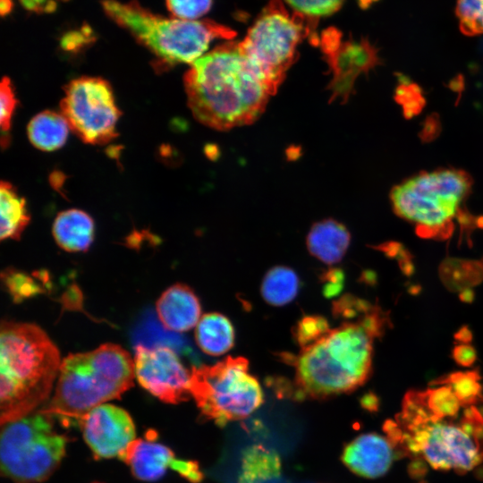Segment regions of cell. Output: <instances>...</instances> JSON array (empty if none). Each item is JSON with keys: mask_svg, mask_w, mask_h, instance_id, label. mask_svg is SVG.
Returning <instances> with one entry per match:
<instances>
[{"mask_svg": "<svg viewBox=\"0 0 483 483\" xmlns=\"http://www.w3.org/2000/svg\"><path fill=\"white\" fill-rule=\"evenodd\" d=\"M407 393L384 425L395 449L434 470L467 472L483 462V401H467L436 381Z\"/></svg>", "mask_w": 483, "mask_h": 483, "instance_id": "1", "label": "cell"}, {"mask_svg": "<svg viewBox=\"0 0 483 483\" xmlns=\"http://www.w3.org/2000/svg\"><path fill=\"white\" fill-rule=\"evenodd\" d=\"M184 85L193 116L219 131L253 123L273 95L239 42L222 44L191 64Z\"/></svg>", "mask_w": 483, "mask_h": 483, "instance_id": "2", "label": "cell"}, {"mask_svg": "<svg viewBox=\"0 0 483 483\" xmlns=\"http://www.w3.org/2000/svg\"><path fill=\"white\" fill-rule=\"evenodd\" d=\"M61 363L57 346L40 326L2 321L1 425L36 411L49 398Z\"/></svg>", "mask_w": 483, "mask_h": 483, "instance_id": "3", "label": "cell"}, {"mask_svg": "<svg viewBox=\"0 0 483 483\" xmlns=\"http://www.w3.org/2000/svg\"><path fill=\"white\" fill-rule=\"evenodd\" d=\"M363 315L330 328L292 358L297 396L326 399L352 392L367 381L377 336L366 326Z\"/></svg>", "mask_w": 483, "mask_h": 483, "instance_id": "4", "label": "cell"}, {"mask_svg": "<svg viewBox=\"0 0 483 483\" xmlns=\"http://www.w3.org/2000/svg\"><path fill=\"white\" fill-rule=\"evenodd\" d=\"M134 361L115 343L69 354L60 366L54 394L39 411L62 422H80L91 409L118 399L133 385Z\"/></svg>", "mask_w": 483, "mask_h": 483, "instance_id": "5", "label": "cell"}, {"mask_svg": "<svg viewBox=\"0 0 483 483\" xmlns=\"http://www.w3.org/2000/svg\"><path fill=\"white\" fill-rule=\"evenodd\" d=\"M106 14L128 30L165 64H192L216 38L231 39L235 31L210 20L165 18L152 13L137 2L104 0Z\"/></svg>", "mask_w": 483, "mask_h": 483, "instance_id": "6", "label": "cell"}, {"mask_svg": "<svg viewBox=\"0 0 483 483\" xmlns=\"http://www.w3.org/2000/svg\"><path fill=\"white\" fill-rule=\"evenodd\" d=\"M472 187L464 171L442 168L422 172L395 185L390 194L394 213L426 239H446Z\"/></svg>", "mask_w": 483, "mask_h": 483, "instance_id": "7", "label": "cell"}, {"mask_svg": "<svg viewBox=\"0 0 483 483\" xmlns=\"http://www.w3.org/2000/svg\"><path fill=\"white\" fill-rule=\"evenodd\" d=\"M2 475L14 483H39L61 463L68 438L58 432L55 418L39 410L2 424Z\"/></svg>", "mask_w": 483, "mask_h": 483, "instance_id": "8", "label": "cell"}, {"mask_svg": "<svg viewBox=\"0 0 483 483\" xmlns=\"http://www.w3.org/2000/svg\"><path fill=\"white\" fill-rule=\"evenodd\" d=\"M316 20L295 11L291 13L280 0H272L239 42L273 94L293 64L297 47L315 29Z\"/></svg>", "mask_w": 483, "mask_h": 483, "instance_id": "9", "label": "cell"}, {"mask_svg": "<svg viewBox=\"0 0 483 483\" xmlns=\"http://www.w3.org/2000/svg\"><path fill=\"white\" fill-rule=\"evenodd\" d=\"M191 397L200 414L216 425L246 419L264 402L258 379L243 357H227L215 365L191 369Z\"/></svg>", "mask_w": 483, "mask_h": 483, "instance_id": "10", "label": "cell"}, {"mask_svg": "<svg viewBox=\"0 0 483 483\" xmlns=\"http://www.w3.org/2000/svg\"><path fill=\"white\" fill-rule=\"evenodd\" d=\"M61 110L70 128L84 142L105 144L116 136L120 117L110 84L97 77H80L64 89Z\"/></svg>", "mask_w": 483, "mask_h": 483, "instance_id": "11", "label": "cell"}, {"mask_svg": "<svg viewBox=\"0 0 483 483\" xmlns=\"http://www.w3.org/2000/svg\"><path fill=\"white\" fill-rule=\"evenodd\" d=\"M133 361L139 384L162 402L177 404L191 397V371L170 347L139 344Z\"/></svg>", "mask_w": 483, "mask_h": 483, "instance_id": "12", "label": "cell"}, {"mask_svg": "<svg viewBox=\"0 0 483 483\" xmlns=\"http://www.w3.org/2000/svg\"><path fill=\"white\" fill-rule=\"evenodd\" d=\"M340 36L336 30H327L321 37L320 46L333 72L332 97L345 99L350 96L356 78L378 65L380 58L377 49L368 39L342 43Z\"/></svg>", "mask_w": 483, "mask_h": 483, "instance_id": "13", "label": "cell"}, {"mask_svg": "<svg viewBox=\"0 0 483 483\" xmlns=\"http://www.w3.org/2000/svg\"><path fill=\"white\" fill-rule=\"evenodd\" d=\"M83 437L97 459L122 458L136 439L130 414L123 408L104 403L91 409L80 420Z\"/></svg>", "mask_w": 483, "mask_h": 483, "instance_id": "14", "label": "cell"}, {"mask_svg": "<svg viewBox=\"0 0 483 483\" xmlns=\"http://www.w3.org/2000/svg\"><path fill=\"white\" fill-rule=\"evenodd\" d=\"M120 460L129 465L135 478L143 481H156L168 470L191 483H199L204 477L197 462L177 458L170 448L150 439L136 438Z\"/></svg>", "mask_w": 483, "mask_h": 483, "instance_id": "15", "label": "cell"}, {"mask_svg": "<svg viewBox=\"0 0 483 483\" xmlns=\"http://www.w3.org/2000/svg\"><path fill=\"white\" fill-rule=\"evenodd\" d=\"M395 447L387 436L377 433L361 434L343 448L342 462L354 474L376 479L391 468Z\"/></svg>", "mask_w": 483, "mask_h": 483, "instance_id": "16", "label": "cell"}, {"mask_svg": "<svg viewBox=\"0 0 483 483\" xmlns=\"http://www.w3.org/2000/svg\"><path fill=\"white\" fill-rule=\"evenodd\" d=\"M156 310L165 329L182 333L197 326L200 319L201 306L197 295L188 285L175 284L160 295Z\"/></svg>", "mask_w": 483, "mask_h": 483, "instance_id": "17", "label": "cell"}, {"mask_svg": "<svg viewBox=\"0 0 483 483\" xmlns=\"http://www.w3.org/2000/svg\"><path fill=\"white\" fill-rule=\"evenodd\" d=\"M351 242L348 229L334 219H324L315 223L307 235L309 252L326 265L342 260Z\"/></svg>", "mask_w": 483, "mask_h": 483, "instance_id": "18", "label": "cell"}, {"mask_svg": "<svg viewBox=\"0 0 483 483\" xmlns=\"http://www.w3.org/2000/svg\"><path fill=\"white\" fill-rule=\"evenodd\" d=\"M52 233L56 244L65 251H85L94 239V222L82 210L68 209L56 216Z\"/></svg>", "mask_w": 483, "mask_h": 483, "instance_id": "19", "label": "cell"}, {"mask_svg": "<svg viewBox=\"0 0 483 483\" xmlns=\"http://www.w3.org/2000/svg\"><path fill=\"white\" fill-rule=\"evenodd\" d=\"M195 340L206 354L223 355L233 346V326L231 321L220 313L205 314L196 326Z\"/></svg>", "mask_w": 483, "mask_h": 483, "instance_id": "20", "label": "cell"}, {"mask_svg": "<svg viewBox=\"0 0 483 483\" xmlns=\"http://www.w3.org/2000/svg\"><path fill=\"white\" fill-rule=\"evenodd\" d=\"M281 473L278 453L262 445H254L242 453L239 483H269Z\"/></svg>", "mask_w": 483, "mask_h": 483, "instance_id": "21", "label": "cell"}, {"mask_svg": "<svg viewBox=\"0 0 483 483\" xmlns=\"http://www.w3.org/2000/svg\"><path fill=\"white\" fill-rule=\"evenodd\" d=\"M69 128L63 114L47 110L38 114L30 120L28 136L36 148L44 151H53L64 145Z\"/></svg>", "mask_w": 483, "mask_h": 483, "instance_id": "22", "label": "cell"}, {"mask_svg": "<svg viewBox=\"0 0 483 483\" xmlns=\"http://www.w3.org/2000/svg\"><path fill=\"white\" fill-rule=\"evenodd\" d=\"M1 230L0 239L18 240L30 223V216L25 199L8 182L0 187Z\"/></svg>", "mask_w": 483, "mask_h": 483, "instance_id": "23", "label": "cell"}, {"mask_svg": "<svg viewBox=\"0 0 483 483\" xmlns=\"http://www.w3.org/2000/svg\"><path fill=\"white\" fill-rule=\"evenodd\" d=\"M299 288L300 280L295 271L285 266H276L264 275L260 292L269 305L284 306L296 297Z\"/></svg>", "mask_w": 483, "mask_h": 483, "instance_id": "24", "label": "cell"}, {"mask_svg": "<svg viewBox=\"0 0 483 483\" xmlns=\"http://www.w3.org/2000/svg\"><path fill=\"white\" fill-rule=\"evenodd\" d=\"M460 30L468 36L483 33V0H458Z\"/></svg>", "mask_w": 483, "mask_h": 483, "instance_id": "25", "label": "cell"}, {"mask_svg": "<svg viewBox=\"0 0 483 483\" xmlns=\"http://www.w3.org/2000/svg\"><path fill=\"white\" fill-rule=\"evenodd\" d=\"M329 329L328 321L324 317L305 316L294 326L293 337L301 348H303L320 339Z\"/></svg>", "mask_w": 483, "mask_h": 483, "instance_id": "26", "label": "cell"}, {"mask_svg": "<svg viewBox=\"0 0 483 483\" xmlns=\"http://www.w3.org/2000/svg\"><path fill=\"white\" fill-rule=\"evenodd\" d=\"M284 2L292 11L318 19L338 11L343 0H284Z\"/></svg>", "mask_w": 483, "mask_h": 483, "instance_id": "27", "label": "cell"}, {"mask_svg": "<svg viewBox=\"0 0 483 483\" xmlns=\"http://www.w3.org/2000/svg\"><path fill=\"white\" fill-rule=\"evenodd\" d=\"M168 10L174 16L182 20H196L206 14L212 0H165Z\"/></svg>", "mask_w": 483, "mask_h": 483, "instance_id": "28", "label": "cell"}, {"mask_svg": "<svg viewBox=\"0 0 483 483\" xmlns=\"http://www.w3.org/2000/svg\"><path fill=\"white\" fill-rule=\"evenodd\" d=\"M0 103V123L2 134H4L10 130L13 114L17 104L14 91L8 77H4L1 81Z\"/></svg>", "mask_w": 483, "mask_h": 483, "instance_id": "29", "label": "cell"}, {"mask_svg": "<svg viewBox=\"0 0 483 483\" xmlns=\"http://www.w3.org/2000/svg\"><path fill=\"white\" fill-rule=\"evenodd\" d=\"M453 358L462 367H470L477 359V352L473 346L461 343L453 349Z\"/></svg>", "mask_w": 483, "mask_h": 483, "instance_id": "30", "label": "cell"}, {"mask_svg": "<svg viewBox=\"0 0 483 483\" xmlns=\"http://www.w3.org/2000/svg\"><path fill=\"white\" fill-rule=\"evenodd\" d=\"M22 6L35 13H50L56 9L59 0H19Z\"/></svg>", "mask_w": 483, "mask_h": 483, "instance_id": "31", "label": "cell"}, {"mask_svg": "<svg viewBox=\"0 0 483 483\" xmlns=\"http://www.w3.org/2000/svg\"><path fill=\"white\" fill-rule=\"evenodd\" d=\"M456 337L459 341L463 342V343H467L470 341L469 339L471 338V334L467 327H463L458 332Z\"/></svg>", "mask_w": 483, "mask_h": 483, "instance_id": "32", "label": "cell"}, {"mask_svg": "<svg viewBox=\"0 0 483 483\" xmlns=\"http://www.w3.org/2000/svg\"><path fill=\"white\" fill-rule=\"evenodd\" d=\"M474 293L471 290H464L460 294V299L464 302H471L473 301Z\"/></svg>", "mask_w": 483, "mask_h": 483, "instance_id": "33", "label": "cell"}, {"mask_svg": "<svg viewBox=\"0 0 483 483\" xmlns=\"http://www.w3.org/2000/svg\"><path fill=\"white\" fill-rule=\"evenodd\" d=\"M95 483H97V482H95Z\"/></svg>", "mask_w": 483, "mask_h": 483, "instance_id": "34", "label": "cell"}]
</instances>
